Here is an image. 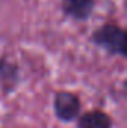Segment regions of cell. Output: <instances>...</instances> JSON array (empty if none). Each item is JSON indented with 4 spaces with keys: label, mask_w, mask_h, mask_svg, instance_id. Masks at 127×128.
Listing matches in <instances>:
<instances>
[{
    "label": "cell",
    "mask_w": 127,
    "mask_h": 128,
    "mask_svg": "<svg viewBox=\"0 0 127 128\" xmlns=\"http://www.w3.org/2000/svg\"><path fill=\"white\" fill-rule=\"evenodd\" d=\"M90 40L111 55L127 58V32L117 22H105L91 33Z\"/></svg>",
    "instance_id": "6da1fadb"
},
{
    "label": "cell",
    "mask_w": 127,
    "mask_h": 128,
    "mask_svg": "<svg viewBox=\"0 0 127 128\" xmlns=\"http://www.w3.org/2000/svg\"><path fill=\"white\" fill-rule=\"evenodd\" d=\"M96 8V0H61V10L75 21L88 20Z\"/></svg>",
    "instance_id": "3957f363"
},
{
    "label": "cell",
    "mask_w": 127,
    "mask_h": 128,
    "mask_svg": "<svg viewBox=\"0 0 127 128\" xmlns=\"http://www.w3.org/2000/svg\"><path fill=\"white\" fill-rule=\"evenodd\" d=\"M81 98L72 91H57L52 98L54 115L61 122H73L81 115Z\"/></svg>",
    "instance_id": "7a4b0ae2"
},
{
    "label": "cell",
    "mask_w": 127,
    "mask_h": 128,
    "mask_svg": "<svg viewBox=\"0 0 127 128\" xmlns=\"http://www.w3.org/2000/svg\"><path fill=\"white\" fill-rule=\"evenodd\" d=\"M20 84V67L18 64L2 57L0 58V85L5 92H11Z\"/></svg>",
    "instance_id": "5b68a950"
},
{
    "label": "cell",
    "mask_w": 127,
    "mask_h": 128,
    "mask_svg": "<svg viewBox=\"0 0 127 128\" xmlns=\"http://www.w3.org/2000/svg\"><path fill=\"white\" fill-rule=\"evenodd\" d=\"M112 125L111 115L100 109L87 110L76 118V128H112Z\"/></svg>",
    "instance_id": "277c9868"
}]
</instances>
